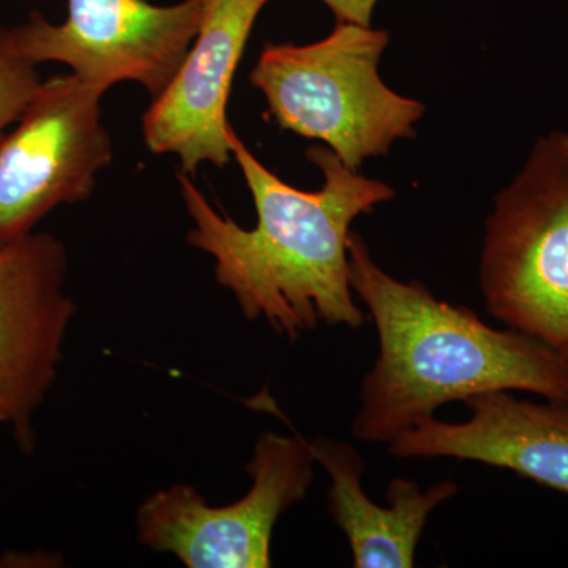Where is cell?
<instances>
[{
    "mask_svg": "<svg viewBox=\"0 0 568 568\" xmlns=\"http://www.w3.org/2000/svg\"><path fill=\"white\" fill-rule=\"evenodd\" d=\"M349 280L375 323L379 354L362 381L355 439L388 444L437 407L487 392H528L568 406V362L519 332L497 331L465 305L402 282L351 233Z\"/></svg>",
    "mask_w": 568,
    "mask_h": 568,
    "instance_id": "2",
    "label": "cell"
},
{
    "mask_svg": "<svg viewBox=\"0 0 568 568\" xmlns=\"http://www.w3.org/2000/svg\"><path fill=\"white\" fill-rule=\"evenodd\" d=\"M315 465L310 440L263 433L246 465L252 488L242 499L211 507L192 485L160 489L138 510V540L189 568L271 567L275 525L305 499Z\"/></svg>",
    "mask_w": 568,
    "mask_h": 568,
    "instance_id": "5",
    "label": "cell"
},
{
    "mask_svg": "<svg viewBox=\"0 0 568 568\" xmlns=\"http://www.w3.org/2000/svg\"><path fill=\"white\" fill-rule=\"evenodd\" d=\"M317 465L331 477L328 511L345 534L355 568H410L429 515L457 495L454 481L422 489L396 477L387 488L388 506H377L362 487L365 463L351 444L317 436L310 440Z\"/></svg>",
    "mask_w": 568,
    "mask_h": 568,
    "instance_id": "11",
    "label": "cell"
},
{
    "mask_svg": "<svg viewBox=\"0 0 568 568\" xmlns=\"http://www.w3.org/2000/svg\"><path fill=\"white\" fill-rule=\"evenodd\" d=\"M203 10V0L170 7L148 0H69L63 24L32 13L29 22L11 29L10 41L17 54L36 65L65 63L103 91L138 82L155 99L182 65Z\"/></svg>",
    "mask_w": 568,
    "mask_h": 568,
    "instance_id": "7",
    "label": "cell"
},
{
    "mask_svg": "<svg viewBox=\"0 0 568 568\" xmlns=\"http://www.w3.org/2000/svg\"><path fill=\"white\" fill-rule=\"evenodd\" d=\"M230 144L252 192L253 230L219 215L204 194L179 174L194 227L186 242L215 260V278L233 293L246 320L264 317L290 342L320 324L357 328L366 321L349 280L351 224L394 200L387 183L347 168L324 145L305 155L324 175L323 189L304 192L283 182L230 130Z\"/></svg>",
    "mask_w": 568,
    "mask_h": 568,
    "instance_id": "1",
    "label": "cell"
},
{
    "mask_svg": "<svg viewBox=\"0 0 568 568\" xmlns=\"http://www.w3.org/2000/svg\"><path fill=\"white\" fill-rule=\"evenodd\" d=\"M268 2L203 0V20L192 47L145 111V145L156 155H178L183 174L196 173L203 163L223 168L231 162V84L254 22Z\"/></svg>",
    "mask_w": 568,
    "mask_h": 568,
    "instance_id": "9",
    "label": "cell"
},
{
    "mask_svg": "<svg viewBox=\"0 0 568 568\" xmlns=\"http://www.w3.org/2000/svg\"><path fill=\"white\" fill-rule=\"evenodd\" d=\"M390 33L336 22L304 44L268 43L250 73L280 129L325 142L351 170L416 138L425 104L384 84L379 62Z\"/></svg>",
    "mask_w": 568,
    "mask_h": 568,
    "instance_id": "3",
    "label": "cell"
},
{
    "mask_svg": "<svg viewBox=\"0 0 568 568\" xmlns=\"http://www.w3.org/2000/svg\"><path fill=\"white\" fill-rule=\"evenodd\" d=\"M336 17L338 22H353V24L372 26L373 11L379 0H323Z\"/></svg>",
    "mask_w": 568,
    "mask_h": 568,
    "instance_id": "13",
    "label": "cell"
},
{
    "mask_svg": "<svg viewBox=\"0 0 568 568\" xmlns=\"http://www.w3.org/2000/svg\"><path fill=\"white\" fill-rule=\"evenodd\" d=\"M104 92L74 73L52 78L17 129L0 138V246L33 233L58 205L91 197L97 174L112 160Z\"/></svg>",
    "mask_w": 568,
    "mask_h": 568,
    "instance_id": "6",
    "label": "cell"
},
{
    "mask_svg": "<svg viewBox=\"0 0 568 568\" xmlns=\"http://www.w3.org/2000/svg\"><path fill=\"white\" fill-rule=\"evenodd\" d=\"M478 283L489 315L568 362V133L538 141L495 197Z\"/></svg>",
    "mask_w": 568,
    "mask_h": 568,
    "instance_id": "4",
    "label": "cell"
},
{
    "mask_svg": "<svg viewBox=\"0 0 568 568\" xmlns=\"http://www.w3.org/2000/svg\"><path fill=\"white\" fill-rule=\"evenodd\" d=\"M36 67L14 52L10 31L0 29V138L7 126L18 122L43 84Z\"/></svg>",
    "mask_w": 568,
    "mask_h": 568,
    "instance_id": "12",
    "label": "cell"
},
{
    "mask_svg": "<svg viewBox=\"0 0 568 568\" xmlns=\"http://www.w3.org/2000/svg\"><path fill=\"white\" fill-rule=\"evenodd\" d=\"M65 246L31 233L0 246V424L24 454L36 448L33 414L47 398L77 313L65 293Z\"/></svg>",
    "mask_w": 568,
    "mask_h": 568,
    "instance_id": "8",
    "label": "cell"
},
{
    "mask_svg": "<svg viewBox=\"0 0 568 568\" xmlns=\"http://www.w3.org/2000/svg\"><path fill=\"white\" fill-rule=\"evenodd\" d=\"M465 422H422L388 443L392 457L454 458L510 470L568 496V406L508 390L465 399Z\"/></svg>",
    "mask_w": 568,
    "mask_h": 568,
    "instance_id": "10",
    "label": "cell"
}]
</instances>
